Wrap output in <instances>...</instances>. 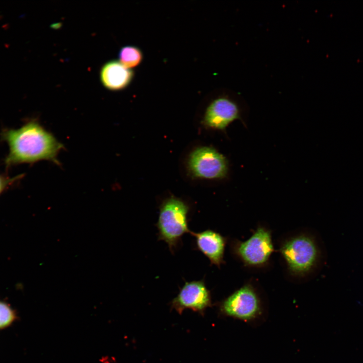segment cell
I'll use <instances>...</instances> for the list:
<instances>
[{
	"mask_svg": "<svg viewBox=\"0 0 363 363\" xmlns=\"http://www.w3.org/2000/svg\"><path fill=\"white\" fill-rule=\"evenodd\" d=\"M119 62L125 67L132 69L139 65L143 58L141 49L134 45L123 47L118 53Z\"/></svg>",
	"mask_w": 363,
	"mask_h": 363,
	"instance_id": "8fae6325",
	"label": "cell"
},
{
	"mask_svg": "<svg viewBox=\"0 0 363 363\" xmlns=\"http://www.w3.org/2000/svg\"><path fill=\"white\" fill-rule=\"evenodd\" d=\"M220 309L227 316L249 321L260 314L261 304L254 287L245 284L223 300Z\"/></svg>",
	"mask_w": 363,
	"mask_h": 363,
	"instance_id": "8992f818",
	"label": "cell"
},
{
	"mask_svg": "<svg viewBox=\"0 0 363 363\" xmlns=\"http://www.w3.org/2000/svg\"><path fill=\"white\" fill-rule=\"evenodd\" d=\"M171 305L178 312L190 309L202 312L211 305L210 292L204 280L186 282Z\"/></svg>",
	"mask_w": 363,
	"mask_h": 363,
	"instance_id": "ba28073f",
	"label": "cell"
},
{
	"mask_svg": "<svg viewBox=\"0 0 363 363\" xmlns=\"http://www.w3.org/2000/svg\"><path fill=\"white\" fill-rule=\"evenodd\" d=\"M0 138L9 147L4 160L7 168L41 160L57 163V155L63 148L35 119L27 120L17 129L4 128L0 133Z\"/></svg>",
	"mask_w": 363,
	"mask_h": 363,
	"instance_id": "6da1fadb",
	"label": "cell"
},
{
	"mask_svg": "<svg viewBox=\"0 0 363 363\" xmlns=\"http://www.w3.org/2000/svg\"><path fill=\"white\" fill-rule=\"evenodd\" d=\"M16 319V314L7 303L0 301V329L10 325Z\"/></svg>",
	"mask_w": 363,
	"mask_h": 363,
	"instance_id": "7c38bea8",
	"label": "cell"
},
{
	"mask_svg": "<svg viewBox=\"0 0 363 363\" xmlns=\"http://www.w3.org/2000/svg\"><path fill=\"white\" fill-rule=\"evenodd\" d=\"M195 238L197 249L204 254L211 264L219 267L224 263L226 238L219 233L207 229L199 232L191 231Z\"/></svg>",
	"mask_w": 363,
	"mask_h": 363,
	"instance_id": "9c48e42d",
	"label": "cell"
},
{
	"mask_svg": "<svg viewBox=\"0 0 363 363\" xmlns=\"http://www.w3.org/2000/svg\"><path fill=\"white\" fill-rule=\"evenodd\" d=\"M134 76L132 69L116 60L106 63L100 72L102 84L111 91H119L127 87L132 82Z\"/></svg>",
	"mask_w": 363,
	"mask_h": 363,
	"instance_id": "30bf717a",
	"label": "cell"
},
{
	"mask_svg": "<svg viewBox=\"0 0 363 363\" xmlns=\"http://www.w3.org/2000/svg\"><path fill=\"white\" fill-rule=\"evenodd\" d=\"M234 253L246 265L259 267L265 264L274 251L270 231L259 227L246 240L233 245Z\"/></svg>",
	"mask_w": 363,
	"mask_h": 363,
	"instance_id": "5b68a950",
	"label": "cell"
},
{
	"mask_svg": "<svg viewBox=\"0 0 363 363\" xmlns=\"http://www.w3.org/2000/svg\"><path fill=\"white\" fill-rule=\"evenodd\" d=\"M280 253L289 270L302 275L310 272L316 265L319 251L314 239L306 235H300L285 241Z\"/></svg>",
	"mask_w": 363,
	"mask_h": 363,
	"instance_id": "3957f363",
	"label": "cell"
},
{
	"mask_svg": "<svg viewBox=\"0 0 363 363\" xmlns=\"http://www.w3.org/2000/svg\"><path fill=\"white\" fill-rule=\"evenodd\" d=\"M24 174H20L11 177L0 173V196L22 179Z\"/></svg>",
	"mask_w": 363,
	"mask_h": 363,
	"instance_id": "4fadbf2b",
	"label": "cell"
},
{
	"mask_svg": "<svg viewBox=\"0 0 363 363\" xmlns=\"http://www.w3.org/2000/svg\"><path fill=\"white\" fill-rule=\"evenodd\" d=\"M189 210L185 201L174 196L165 199L160 206L156 224L158 239L165 241L172 254L183 235L191 231L188 227Z\"/></svg>",
	"mask_w": 363,
	"mask_h": 363,
	"instance_id": "7a4b0ae2",
	"label": "cell"
},
{
	"mask_svg": "<svg viewBox=\"0 0 363 363\" xmlns=\"http://www.w3.org/2000/svg\"><path fill=\"white\" fill-rule=\"evenodd\" d=\"M187 168L194 178L218 179L226 176L228 164L226 157L215 149L201 146L190 153Z\"/></svg>",
	"mask_w": 363,
	"mask_h": 363,
	"instance_id": "277c9868",
	"label": "cell"
},
{
	"mask_svg": "<svg viewBox=\"0 0 363 363\" xmlns=\"http://www.w3.org/2000/svg\"><path fill=\"white\" fill-rule=\"evenodd\" d=\"M236 119H241L237 103L227 95H221L208 105L202 124L207 128L223 131Z\"/></svg>",
	"mask_w": 363,
	"mask_h": 363,
	"instance_id": "52a82bcc",
	"label": "cell"
}]
</instances>
